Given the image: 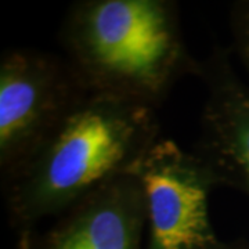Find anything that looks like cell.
Wrapping results in <instances>:
<instances>
[{
    "label": "cell",
    "mask_w": 249,
    "mask_h": 249,
    "mask_svg": "<svg viewBox=\"0 0 249 249\" xmlns=\"http://www.w3.org/2000/svg\"><path fill=\"white\" fill-rule=\"evenodd\" d=\"M216 249H249V244L244 242V241H235V242H224V241H222L220 245Z\"/></svg>",
    "instance_id": "obj_8"
},
{
    "label": "cell",
    "mask_w": 249,
    "mask_h": 249,
    "mask_svg": "<svg viewBox=\"0 0 249 249\" xmlns=\"http://www.w3.org/2000/svg\"><path fill=\"white\" fill-rule=\"evenodd\" d=\"M61 42L89 91L158 107L198 61L183 39L178 4L170 0H80L61 27Z\"/></svg>",
    "instance_id": "obj_2"
},
{
    "label": "cell",
    "mask_w": 249,
    "mask_h": 249,
    "mask_svg": "<svg viewBox=\"0 0 249 249\" xmlns=\"http://www.w3.org/2000/svg\"><path fill=\"white\" fill-rule=\"evenodd\" d=\"M158 139L155 107L89 91L4 186L11 226L22 234L46 217L62 214L108 181L133 172Z\"/></svg>",
    "instance_id": "obj_1"
},
{
    "label": "cell",
    "mask_w": 249,
    "mask_h": 249,
    "mask_svg": "<svg viewBox=\"0 0 249 249\" xmlns=\"http://www.w3.org/2000/svg\"><path fill=\"white\" fill-rule=\"evenodd\" d=\"M196 75L206 90L196 152L211 165L222 186L249 196V86L220 47L198 62Z\"/></svg>",
    "instance_id": "obj_6"
},
{
    "label": "cell",
    "mask_w": 249,
    "mask_h": 249,
    "mask_svg": "<svg viewBox=\"0 0 249 249\" xmlns=\"http://www.w3.org/2000/svg\"><path fill=\"white\" fill-rule=\"evenodd\" d=\"M145 199L134 172L108 181L47 231L19 234L18 249H145Z\"/></svg>",
    "instance_id": "obj_5"
},
{
    "label": "cell",
    "mask_w": 249,
    "mask_h": 249,
    "mask_svg": "<svg viewBox=\"0 0 249 249\" xmlns=\"http://www.w3.org/2000/svg\"><path fill=\"white\" fill-rule=\"evenodd\" d=\"M89 93L67 60L34 49L0 58V175L7 186Z\"/></svg>",
    "instance_id": "obj_3"
},
{
    "label": "cell",
    "mask_w": 249,
    "mask_h": 249,
    "mask_svg": "<svg viewBox=\"0 0 249 249\" xmlns=\"http://www.w3.org/2000/svg\"><path fill=\"white\" fill-rule=\"evenodd\" d=\"M134 173L145 199V249H216L209 196L222 186L211 165L170 139H158Z\"/></svg>",
    "instance_id": "obj_4"
},
{
    "label": "cell",
    "mask_w": 249,
    "mask_h": 249,
    "mask_svg": "<svg viewBox=\"0 0 249 249\" xmlns=\"http://www.w3.org/2000/svg\"><path fill=\"white\" fill-rule=\"evenodd\" d=\"M232 45L249 73V0L234 3L230 11Z\"/></svg>",
    "instance_id": "obj_7"
}]
</instances>
